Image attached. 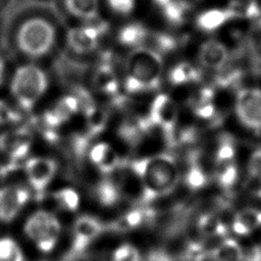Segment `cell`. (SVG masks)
Masks as SVG:
<instances>
[{"label":"cell","instance_id":"39","mask_svg":"<svg viewBox=\"0 0 261 261\" xmlns=\"http://www.w3.org/2000/svg\"><path fill=\"white\" fill-rule=\"evenodd\" d=\"M142 261H172V258L166 251L153 250Z\"/></svg>","mask_w":261,"mask_h":261},{"label":"cell","instance_id":"29","mask_svg":"<svg viewBox=\"0 0 261 261\" xmlns=\"http://www.w3.org/2000/svg\"><path fill=\"white\" fill-rule=\"evenodd\" d=\"M53 199L60 209L75 211L80 206L79 193L71 188H64L54 193Z\"/></svg>","mask_w":261,"mask_h":261},{"label":"cell","instance_id":"35","mask_svg":"<svg viewBox=\"0 0 261 261\" xmlns=\"http://www.w3.org/2000/svg\"><path fill=\"white\" fill-rule=\"evenodd\" d=\"M248 171L253 178L261 181V148L256 149L251 154L248 162Z\"/></svg>","mask_w":261,"mask_h":261},{"label":"cell","instance_id":"15","mask_svg":"<svg viewBox=\"0 0 261 261\" xmlns=\"http://www.w3.org/2000/svg\"><path fill=\"white\" fill-rule=\"evenodd\" d=\"M92 163L103 173L113 172L119 164V156L115 149L108 143L102 142L94 145L90 151Z\"/></svg>","mask_w":261,"mask_h":261},{"label":"cell","instance_id":"40","mask_svg":"<svg viewBox=\"0 0 261 261\" xmlns=\"http://www.w3.org/2000/svg\"><path fill=\"white\" fill-rule=\"evenodd\" d=\"M243 261H261V246L255 245L244 251Z\"/></svg>","mask_w":261,"mask_h":261},{"label":"cell","instance_id":"11","mask_svg":"<svg viewBox=\"0 0 261 261\" xmlns=\"http://www.w3.org/2000/svg\"><path fill=\"white\" fill-rule=\"evenodd\" d=\"M104 224L92 215H82L76 218L73 224L72 250L75 253L84 251L90 243L95 240L103 230Z\"/></svg>","mask_w":261,"mask_h":261},{"label":"cell","instance_id":"36","mask_svg":"<svg viewBox=\"0 0 261 261\" xmlns=\"http://www.w3.org/2000/svg\"><path fill=\"white\" fill-rule=\"evenodd\" d=\"M107 4L114 12L126 15L134 10L136 0H107Z\"/></svg>","mask_w":261,"mask_h":261},{"label":"cell","instance_id":"14","mask_svg":"<svg viewBox=\"0 0 261 261\" xmlns=\"http://www.w3.org/2000/svg\"><path fill=\"white\" fill-rule=\"evenodd\" d=\"M198 57L203 66L210 69H221L228 59V51L222 43L208 40L201 45Z\"/></svg>","mask_w":261,"mask_h":261},{"label":"cell","instance_id":"5","mask_svg":"<svg viewBox=\"0 0 261 261\" xmlns=\"http://www.w3.org/2000/svg\"><path fill=\"white\" fill-rule=\"evenodd\" d=\"M23 230L42 253H50L58 242L61 226L59 220L52 213L39 210L28 218Z\"/></svg>","mask_w":261,"mask_h":261},{"label":"cell","instance_id":"23","mask_svg":"<svg viewBox=\"0 0 261 261\" xmlns=\"http://www.w3.org/2000/svg\"><path fill=\"white\" fill-rule=\"evenodd\" d=\"M148 212L143 209H133L110 224V229L116 232H127L143 224L145 219L148 217Z\"/></svg>","mask_w":261,"mask_h":261},{"label":"cell","instance_id":"1","mask_svg":"<svg viewBox=\"0 0 261 261\" xmlns=\"http://www.w3.org/2000/svg\"><path fill=\"white\" fill-rule=\"evenodd\" d=\"M132 169L143 184L144 199L150 200L171 190L177 179L175 160L167 154H158L134 161Z\"/></svg>","mask_w":261,"mask_h":261},{"label":"cell","instance_id":"18","mask_svg":"<svg viewBox=\"0 0 261 261\" xmlns=\"http://www.w3.org/2000/svg\"><path fill=\"white\" fill-rule=\"evenodd\" d=\"M81 108L84 110V113L86 115L87 125H88V133L90 135H98L101 133L104 127L106 126L107 119H108V113L107 111L97 106L92 99H89L81 104Z\"/></svg>","mask_w":261,"mask_h":261},{"label":"cell","instance_id":"26","mask_svg":"<svg viewBox=\"0 0 261 261\" xmlns=\"http://www.w3.org/2000/svg\"><path fill=\"white\" fill-rule=\"evenodd\" d=\"M190 8L191 4L185 0H171L160 10L169 23L180 24L186 19Z\"/></svg>","mask_w":261,"mask_h":261},{"label":"cell","instance_id":"12","mask_svg":"<svg viewBox=\"0 0 261 261\" xmlns=\"http://www.w3.org/2000/svg\"><path fill=\"white\" fill-rule=\"evenodd\" d=\"M32 145V134L25 128H17L0 138V147L15 161L24 158Z\"/></svg>","mask_w":261,"mask_h":261},{"label":"cell","instance_id":"38","mask_svg":"<svg viewBox=\"0 0 261 261\" xmlns=\"http://www.w3.org/2000/svg\"><path fill=\"white\" fill-rule=\"evenodd\" d=\"M195 114L203 119H210L215 115V107L212 102H207L193 107Z\"/></svg>","mask_w":261,"mask_h":261},{"label":"cell","instance_id":"6","mask_svg":"<svg viewBox=\"0 0 261 261\" xmlns=\"http://www.w3.org/2000/svg\"><path fill=\"white\" fill-rule=\"evenodd\" d=\"M236 113L247 127L261 129V90L243 89L236 99Z\"/></svg>","mask_w":261,"mask_h":261},{"label":"cell","instance_id":"28","mask_svg":"<svg viewBox=\"0 0 261 261\" xmlns=\"http://www.w3.org/2000/svg\"><path fill=\"white\" fill-rule=\"evenodd\" d=\"M0 261H24L22 250L14 239L0 238Z\"/></svg>","mask_w":261,"mask_h":261},{"label":"cell","instance_id":"13","mask_svg":"<svg viewBox=\"0 0 261 261\" xmlns=\"http://www.w3.org/2000/svg\"><path fill=\"white\" fill-rule=\"evenodd\" d=\"M81 108L76 96H64L60 98L53 107L44 114L45 124L50 127H56L71 118Z\"/></svg>","mask_w":261,"mask_h":261},{"label":"cell","instance_id":"3","mask_svg":"<svg viewBox=\"0 0 261 261\" xmlns=\"http://www.w3.org/2000/svg\"><path fill=\"white\" fill-rule=\"evenodd\" d=\"M55 38L54 25L42 17L25 19L19 25L15 36L20 52L33 58L46 55L54 46Z\"/></svg>","mask_w":261,"mask_h":261},{"label":"cell","instance_id":"8","mask_svg":"<svg viewBox=\"0 0 261 261\" xmlns=\"http://www.w3.org/2000/svg\"><path fill=\"white\" fill-rule=\"evenodd\" d=\"M30 192L18 185H6L0 188V222L9 223L19 214L28 203Z\"/></svg>","mask_w":261,"mask_h":261},{"label":"cell","instance_id":"34","mask_svg":"<svg viewBox=\"0 0 261 261\" xmlns=\"http://www.w3.org/2000/svg\"><path fill=\"white\" fill-rule=\"evenodd\" d=\"M177 46V41L174 36L167 33H157L154 35V50L160 54L173 51Z\"/></svg>","mask_w":261,"mask_h":261},{"label":"cell","instance_id":"32","mask_svg":"<svg viewBox=\"0 0 261 261\" xmlns=\"http://www.w3.org/2000/svg\"><path fill=\"white\" fill-rule=\"evenodd\" d=\"M207 182V175L198 164H193L186 174V184L192 190H199Z\"/></svg>","mask_w":261,"mask_h":261},{"label":"cell","instance_id":"42","mask_svg":"<svg viewBox=\"0 0 261 261\" xmlns=\"http://www.w3.org/2000/svg\"><path fill=\"white\" fill-rule=\"evenodd\" d=\"M3 76H4V61H3V58L0 55V86H1L2 81H3Z\"/></svg>","mask_w":261,"mask_h":261},{"label":"cell","instance_id":"4","mask_svg":"<svg viewBox=\"0 0 261 261\" xmlns=\"http://www.w3.org/2000/svg\"><path fill=\"white\" fill-rule=\"evenodd\" d=\"M47 87L46 73L34 64H24L17 67L10 83L12 96L19 106L25 110H31L34 107Z\"/></svg>","mask_w":261,"mask_h":261},{"label":"cell","instance_id":"7","mask_svg":"<svg viewBox=\"0 0 261 261\" xmlns=\"http://www.w3.org/2000/svg\"><path fill=\"white\" fill-rule=\"evenodd\" d=\"M178 109L175 101L166 94L157 95L150 106L148 120L159 126L166 135H171L176 125Z\"/></svg>","mask_w":261,"mask_h":261},{"label":"cell","instance_id":"21","mask_svg":"<svg viewBox=\"0 0 261 261\" xmlns=\"http://www.w3.org/2000/svg\"><path fill=\"white\" fill-rule=\"evenodd\" d=\"M207 256L211 261H243L244 250L233 239H225L212 249Z\"/></svg>","mask_w":261,"mask_h":261},{"label":"cell","instance_id":"10","mask_svg":"<svg viewBox=\"0 0 261 261\" xmlns=\"http://www.w3.org/2000/svg\"><path fill=\"white\" fill-rule=\"evenodd\" d=\"M105 30L106 25L104 24H88L72 28L66 34L67 45L76 53H89L97 48Z\"/></svg>","mask_w":261,"mask_h":261},{"label":"cell","instance_id":"33","mask_svg":"<svg viewBox=\"0 0 261 261\" xmlns=\"http://www.w3.org/2000/svg\"><path fill=\"white\" fill-rule=\"evenodd\" d=\"M234 154L236 149L232 139L228 136H223L216 153V162L218 164L230 162L234 158Z\"/></svg>","mask_w":261,"mask_h":261},{"label":"cell","instance_id":"27","mask_svg":"<svg viewBox=\"0 0 261 261\" xmlns=\"http://www.w3.org/2000/svg\"><path fill=\"white\" fill-rule=\"evenodd\" d=\"M96 197L103 206H113L120 198L119 187L110 179H104L97 186Z\"/></svg>","mask_w":261,"mask_h":261},{"label":"cell","instance_id":"2","mask_svg":"<svg viewBox=\"0 0 261 261\" xmlns=\"http://www.w3.org/2000/svg\"><path fill=\"white\" fill-rule=\"evenodd\" d=\"M163 70L161 54L149 47L136 48L126 60L124 89L127 93H142L156 89Z\"/></svg>","mask_w":261,"mask_h":261},{"label":"cell","instance_id":"43","mask_svg":"<svg viewBox=\"0 0 261 261\" xmlns=\"http://www.w3.org/2000/svg\"><path fill=\"white\" fill-rule=\"evenodd\" d=\"M185 1H187V2H189L191 4L192 2H195V1H198V0H185Z\"/></svg>","mask_w":261,"mask_h":261},{"label":"cell","instance_id":"25","mask_svg":"<svg viewBox=\"0 0 261 261\" xmlns=\"http://www.w3.org/2000/svg\"><path fill=\"white\" fill-rule=\"evenodd\" d=\"M197 227L204 237H222L227 231L223 221L214 213L202 214L198 219Z\"/></svg>","mask_w":261,"mask_h":261},{"label":"cell","instance_id":"9","mask_svg":"<svg viewBox=\"0 0 261 261\" xmlns=\"http://www.w3.org/2000/svg\"><path fill=\"white\" fill-rule=\"evenodd\" d=\"M25 174L31 187L38 194H42L57 170V163L48 157L30 158L24 165Z\"/></svg>","mask_w":261,"mask_h":261},{"label":"cell","instance_id":"16","mask_svg":"<svg viewBox=\"0 0 261 261\" xmlns=\"http://www.w3.org/2000/svg\"><path fill=\"white\" fill-rule=\"evenodd\" d=\"M94 88L105 95H114L119 88V82L113 67L108 62H102L93 74Z\"/></svg>","mask_w":261,"mask_h":261},{"label":"cell","instance_id":"24","mask_svg":"<svg viewBox=\"0 0 261 261\" xmlns=\"http://www.w3.org/2000/svg\"><path fill=\"white\" fill-rule=\"evenodd\" d=\"M200 77V70L189 62H179L175 64L168 73V80L174 86L195 83L199 81Z\"/></svg>","mask_w":261,"mask_h":261},{"label":"cell","instance_id":"31","mask_svg":"<svg viewBox=\"0 0 261 261\" xmlns=\"http://www.w3.org/2000/svg\"><path fill=\"white\" fill-rule=\"evenodd\" d=\"M142 259L139 249L130 244L118 246L112 254L113 261H142Z\"/></svg>","mask_w":261,"mask_h":261},{"label":"cell","instance_id":"37","mask_svg":"<svg viewBox=\"0 0 261 261\" xmlns=\"http://www.w3.org/2000/svg\"><path fill=\"white\" fill-rule=\"evenodd\" d=\"M19 119L18 113L6 102L0 100V125L13 123Z\"/></svg>","mask_w":261,"mask_h":261},{"label":"cell","instance_id":"20","mask_svg":"<svg viewBox=\"0 0 261 261\" xmlns=\"http://www.w3.org/2000/svg\"><path fill=\"white\" fill-rule=\"evenodd\" d=\"M148 37L147 29L140 22H128L124 24L117 34L118 42L129 48H140L144 46V43Z\"/></svg>","mask_w":261,"mask_h":261},{"label":"cell","instance_id":"19","mask_svg":"<svg viewBox=\"0 0 261 261\" xmlns=\"http://www.w3.org/2000/svg\"><path fill=\"white\" fill-rule=\"evenodd\" d=\"M261 226V210L244 208L236 213L232 221V229L237 234L246 236Z\"/></svg>","mask_w":261,"mask_h":261},{"label":"cell","instance_id":"22","mask_svg":"<svg viewBox=\"0 0 261 261\" xmlns=\"http://www.w3.org/2000/svg\"><path fill=\"white\" fill-rule=\"evenodd\" d=\"M67 11L84 20H94L99 14V0H64Z\"/></svg>","mask_w":261,"mask_h":261},{"label":"cell","instance_id":"30","mask_svg":"<svg viewBox=\"0 0 261 261\" xmlns=\"http://www.w3.org/2000/svg\"><path fill=\"white\" fill-rule=\"evenodd\" d=\"M219 165L221 166L217 173L218 182L223 189H229L234 185L238 177L237 166L233 163H231V161Z\"/></svg>","mask_w":261,"mask_h":261},{"label":"cell","instance_id":"41","mask_svg":"<svg viewBox=\"0 0 261 261\" xmlns=\"http://www.w3.org/2000/svg\"><path fill=\"white\" fill-rule=\"evenodd\" d=\"M171 0H152V2L159 8V9H161V8H163L168 2H170Z\"/></svg>","mask_w":261,"mask_h":261},{"label":"cell","instance_id":"17","mask_svg":"<svg viewBox=\"0 0 261 261\" xmlns=\"http://www.w3.org/2000/svg\"><path fill=\"white\" fill-rule=\"evenodd\" d=\"M231 18H236V16L228 8H212L201 12L196 18V24L204 32H214Z\"/></svg>","mask_w":261,"mask_h":261}]
</instances>
